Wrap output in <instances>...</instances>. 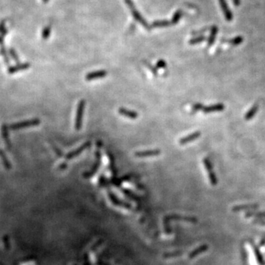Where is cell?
<instances>
[{
    "label": "cell",
    "mask_w": 265,
    "mask_h": 265,
    "mask_svg": "<svg viewBox=\"0 0 265 265\" xmlns=\"http://www.w3.org/2000/svg\"><path fill=\"white\" fill-rule=\"evenodd\" d=\"M85 107V99H80L77 104V111H76L75 121H74V129L76 131H80L82 128V120H83L84 111Z\"/></svg>",
    "instance_id": "cell-1"
},
{
    "label": "cell",
    "mask_w": 265,
    "mask_h": 265,
    "mask_svg": "<svg viewBox=\"0 0 265 265\" xmlns=\"http://www.w3.org/2000/svg\"><path fill=\"white\" fill-rule=\"evenodd\" d=\"M40 123L41 121L39 119H33V120H26V121H22L20 122L13 124V125H10V128L11 130H13V131H16V130L29 128V127L38 126V125H40Z\"/></svg>",
    "instance_id": "cell-2"
},
{
    "label": "cell",
    "mask_w": 265,
    "mask_h": 265,
    "mask_svg": "<svg viewBox=\"0 0 265 265\" xmlns=\"http://www.w3.org/2000/svg\"><path fill=\"white\" fill-rule=\"evenodd\" d=\"M125 3L128 4V6L129 7V8L131 9V12H132V14H133V17H134L135 19H136V21H138L139 22H140V23L142 24L144 27H146V28L148 27V25H147L146 21L143 19L142 15H141V14L138 12V10H136V7H134L132 1H131V0H125Z\"/></svg>",
    "instance_id": "cell-3"
},
{
    "label": "cell",
    "mask_w": 265,
    "mask_h": 265,
    "mask_svg": "<svg viewBox=\"0 0 265 265\" xmlns=\"http://www.w3.org/2000/svg\"><path fill=\"white\" fill-rule=\"evenodd\" d=\"M96 162H95L94 164L93 165V166L91 167V169H90L88 172H85L83 174L84 177L85 178H88V177H91L94 174H95L96 173V172L98 171L99 169V166H100L101 164V153L99 150L96 152Z\"/></svg>",
    "instance_id": "cell-4"
},
{
    "label": "cell",
    "mask_w": 265,
    "mask_h": 265,
    "mask_svg": "<svg viewBox=\"0 0 265 265\" xmlns=\"http://www.w3.org/2000/svg\"><path fill=\"white\" fill-rule=\"evenodd\" d=\"M91 145V143L90 141H88V142H85L83 144H82V145L80 146V147H78L77 149H76V150H73V151L71 152H69V153L66 155V158L67 160H69L71 159V158H74V157L77 156V155H80L82 152H83L84 150H85L86 149H88V147H90V146Z\"/></svg>",
    "instance_id": "cell-5"
},
{
    "label": "cell",
    "mask_w": 265,
    "mask_h": 265,
    "mask_svg": "<svg viewBox=\"0 0 265 265\" xmlns=\"http://www.w3.org/2000/svg\"><path fill=\"white\" fill-rule=\"evenodd\" d=\"M108 72L105 70H98L95 71H91V72L88 73V74L85 75V79L87 81H90V80H97V79H101L104 78L107 76Z\"/></svg>",
    "instance_id": "cell-6"
},
{
    "label": "cell",
    "mask_w": 265,
    "mask_h": 265,
    "mask_svg": "<svg viewBox=\"0 0 265 265\" xmlns=\"http://www.w3.org/2000/svg\"><path fill=\"white\" fill-rule=\"evenodd\" d=\"M161 154V151L159 150H143V151H137L135 153V156L137 158H146V157L157 156Z\"/></svg>",
    "instance_id": "cell-7"
},
{
    "label": "cell",
    "mask_w": 265,
    "mask_h": 265,
    "mask_svg": "<svg viewBox=\"0 0 265 265\" xmlns=\"http://www.w3.org/2000/svg\"><path fill=\"white\" fill-rule=\"evenodd\" d=\"M201 136V132L200 131H195L194 133H192L191 134L188 135L186 136H184V137L181 138V139L179 140V144H181V145H184V144H186L188 143L192 142V141L196 140L198 138L200 137Z\"/></svg>",
    "instance_id": "cell-8"
},
{
    "label": "cell",
    "mask_w": 265,
    "mask_h": 265,
    "mask_svg": "<svg viewBox=\"0 0 265 265\" xmlns=\"http://www.w3.org/2000/svg\"><path fill=\"white\" fill-rule=\"evenodd\" d=\"M225 109V105L223 103H217V104L212 105L209 106H204L203 111L204 114H210L213 112L222 111Z\"/></svg>",
    "instance_id": "cell-9"
},
{
    "label": "cell",
    "mask_w": 265,
    "mask_h": 265,
    "mask_svg": "<svg viewBox=\"0 0 265 265\" xmlns=\"http://www.w3.org/2000/svg\"><path fill=\"white\" fill-rule=\"evenodd\" d=\"M118 112L120 115L128 117V119H131V120H136L139 117V114H138L137 112L132 110H129V109H127L125 108H120Z\"/></svg>",
    "instance_id": "cell-10"
},
{
    "label": "cell",
    "mask_w": 265,
    "mask_h": 265,
    "mask_svg": "<svg viewBox=\"0 0 265 265\" xmlns=\"http://www.w3.org/2000/svg\"><path fill=\"white\" fill-rule=\"evenodd\" d=\"M30 63H22V64L16 65V66H10V67L8 69V70H7V72H8V74H14V73L18 72V71L27 69L28 68H30Z\"/></svg>",
    "instance_id": "cell-11"
},
{
    "label": "cell",
    "mask_w": 265,
    "mask_h": 265,
    "mask_svg": "<svg viewBox=\"0 0 265 265\" xmlns=\"http://www.w3.org/2000/svg\"><path fill=\"white\" fill-rule=\"evenodd\" d=\"M1 136H2V139H4V143H5L7 149L10 150L11 144L10 142V139H9L8 128H7V126L6 125H3L1 126Z\"/></svg>",
    "instance_id": "cell-12"
},
{
    "label": "cell",
    "mask_w": 265,
    "mask_h": 265,
    "mask_svg": "<svg viewBox=\"0 0 265 265\" xmlns=\"http://www.w3.org/2000/svg\"><path fill=\"white\" fill-rule=\"evenodd\" d=\"M219 1H220V6H221L222 10H223L226 19L228 21H231L232 19V14H231V10L228 9V4H227L225 0H219Z\"/></svg>",
    "instance_id": "cell-13"
},
{
    "label": "cell",
    "mask_w": 265,
    "mask_h": 265,
    "mask_svg": "<svg viewBox=\"0 0 265 265\" xmlns=\"http://www.w3.org/2000/svg\"><path fill=\"white\" fill-rule=\"evenodd\" d=\"M258 110V105H254L252 106L251 108L247 112V114L245 116V120H250L254 117V116L256 114L257 111Z\"/></svg>",
    "instance_id": "cell-14"
},
{
    "label": "cell",
    "mask_w": 265,
    "mask_h": 265,
    "mask_svg": "<svg viewBox=\"0 0 265 265\" xmlns=\"http://www.w3.org/2000/svg\"><path fill=\"white\" fill-rule=\"evenodd\" d=\"M0 158H1V161H2L3 165L5 167V169H11V164L10 161L7 159V157L6 156L5 153H4V151L2 150H0Z\"/></svg>",
    "instance_id": "cell-15"
},
{
    "label": "cell",
    "mask_w": 265,
    "mask_h": 265,
    "mask_svg": "<svg viewBox=\"0 0 265 265\" xmlns=\"http://www.w3.org/2000/svg\"><path fill=\"white\" fill-rule=\"evenodd\" d=\"M171 24V22H168L166 20H161V21H156V22H153L152 26L153 27H164L169 26Z\"/></svg>",
    "instance_id": "cell-16"
},
{
    "label": "cell",
    "mask_w": 265,
    "mask_h": 265,
    "mask_svg": "<svg viewBox=\"0 0 265 265\" xmlns=\"http://www.w3.org/2000/svg\"><path fill=\"white\" fill-rule=\"evenodd\" d=\"M217 33V28L214 26V27H212V33H211V35H210V36H209V41H208V45H209V47H210V46H212V44H214Z\"/></svg>",
    "instance_id": "cell-17"
},
{
    "label": "cell",
    "mask_w": 265,
    "mask_h": 265,
    "mask_svg": "<svg viewBox=\"0 0 265 265\" xmlns=\"http://www.w3.org/2000/svg\"><path fill=\"white\" fill-rule=\"evenodd\" d=\"M182 15H183V13H182L181 10H179L176 11V12L174 13L173 16H172V21H171V24H177V22H179V20L180 19V18H181Z\"/></svg>",
    "instance_id": "cell-18"
},
{
    "label": "cell",
    "mask_w": 265,
    "mask_h": 265,
    "mask_svg": "<svg viewBox=\"0 0 265 265\" xmlns=\"http://www.w3.org/2000/svg\"><path fill=\"white\" fill-rule=\"evenodd\" d=\"M209 180H210V183L212 185L215 186L217 184V178L216 177V174L214 172L213 170L212 171H209Z\"/></svg>",
    "instance_id": "cell-19"
},
{
    "label": "cell",
    "mask_w": 265,
    "mask_h": 265,
    "mask_svg": "<svg viewBox=\"0 0 265 265\" xmlns=\"http://www.w3.org/2000/svg\"><path fill=\"white\" fill-rule=\"evenodd\" d=\"M257 208V205L251 204V205H245V206H235L233 209L234 211H239L242 210V209H255Z\"/></svg>",
    "instance_id": "cell-20"
},
{
    "label": "cell",
    "mask_w": 265,
    "mask_h": 265,
    "mask_svg": "<svg viewBox=\"0 0 265 265\" xmlns=\"http://www.w3.org/2000/svg\"><path fill=\"white\" fill-rule=\"evenodd\" d=\"M203 162L205 168H206V170H207L208 172H209V171L213 170V165H212V162H211V161L209 159V158H205L203 161Z\"/></svg>",
    "instance_id": "cell-21"
},
{
    "label": "cell",
    "mask_w": 265,
    "mask_h": 265,
    "mask_svg": "<svg viewBox=\"0 0 265 265\" xmlns=\"http://www.w3.org/2000/svg\"><path fill=\"white\" fill-rule=\"evenodd\" d=\"M204 105L201 103H195L194 105H193L192 107V114H195L196 112L199 111L203 109Z\"/></svg>",
    "instance_id": "cell-22"
},
{
    "label": "cell",
    "mask_w": 265,
    "mask_h": 265,
    "mask_svg": "<svg viewBox=\"0 0 265 265\" xmlns=\"http://www.w3.org/2000/svg\"><path fill=\"white\" fill-rule=\"evenodd\" d=\"M205 40V37L204 36H198L197 38H194V39H191L189 41V44L191 45H194V44H199V43L203 42Z\"/></svg>",
    "instance_id": "cell-23"
},
{
    "label": "cell",
    "mask_w": 265,
    "mask_h": 265,
    "mask_svg": "<svg viewBox=\"0 0 265 265\" xmlns=\"http://www.w3.org/2000/svg\"><path fill=\"white\" fill-rule=\"evenodd\" d=\"M242 41H243L242 37H241V36H237V37H236V38H234V39L230 40L229 41H228V42L231 43V44H233V45L235 46V45H239V44H241V43L242 42Z\"/></svg>",
    "instance_id": "cell-24"
},
{
    "label": "cell",
    "mask_w": 265,
    "mask_h": 265,
    "mask_svg": "<svg viewBox=\"0 0 265 265\" xmlns=\"http://www.w3.org/2000/svg\"><path fill=\"white\" fill-rule=\"evenodd\" d=\"M50 32H51V28L50 27H47L44 28V30L42 32V37L44 39H47L50 37Z\"/></svg>",
    "instance_id": "cell-25"
},
{
    "label": "cell",
    "mask_w": 265,
    "mask_h": 265,
    "mask_svg": "<svg viewBox=\"0 0 265 265\" xmlns=\"http://www.w3.org/2000/svg\"><path fill=\"white\" fill-rule=\"evenodd\" d=\"M9 53H10V56L12 57V58L13 59V61L16 63H19V56L17 55L16 52L13 50V49H10L9 50Z\"/></svg>",
    "instance_id": "cell-26"
},
{
    "label": "cell",
    "mask_w": 265,
    "mask_h": 265,
    "mask_svg": "<svg viewBox=\"0 0 265 265\" xmlns=\"http://www.w3.org/2000/svg\"><path fill=\"white\" fill-rule=\"evenodd\" d=\"M146 66H147V67L151 71V72L153 73L154 75L155 76L158 75V71H157V68L155 67V66H153V65H151L150 63H148V62L146 63Z\"/></svg>",
    "instance_id": "cell-27"
},
{
    "label": "cell",
    "mask_w": 265,
    "mask_h": 265,
    "mask_svg": "<svg viewBox=\"0 0 265 265\" xmlns=\"http://www.w3.org/2000/svg\"><path fill=\"white\" fill-rule=\"evenodd\" d=\"M155 67H156L157 69H164V68L166 67V61H163V60H159V61L156 63Z\"/></svg>",
    "instance_id": "cell-28"
},
{
    "label": "cell",
    "mask_w": 265,
    "mask_h": 265,
    "mask_svg": "<svg viewBox=\"0 0 265 265\" xmlns=\"http://www.w3.org/2000/svg\"><path fill=\"white\" fill-rule=\"evenodd\" d=\"M53 149H54V150H55V153H56V155H58V156H59V157L63 156V153H62V151H61V150H60V149H58V147H55V146H53Z\"/></svg>",
    "instance_id": "cell-29"
},
{
    "label": "cell",
    "mask_w": 265,
    "mask_h": 265,
    "mask_svg": "<svg viewBox=\"0 0 265 265\" xmlns=\"http://www.w3.org/2000/svg\"><path fill=\"white\" fill-rule=\"evenodd\" d=\"M66 167H67V164H66V163H65V162L61 163V165H59V169H61V170L65 169Z\"/></svg>",
    "instance_id": "cell-30"
},
{
    "label": "cell",
    "mask_w": 265,
    "mask_h": 265,
    "mask_svg": "<svg viewBox=\"0 0 265 265\" xmlns=\"http://www.w3.org/2000/svg\"><path fill=\"white\" fill-rule=\"evenodd\" d=\"M48 1H49V0H44V2H48Z\"/></svg>",
    "instance_id": "cell-31"
}]
</instances>
